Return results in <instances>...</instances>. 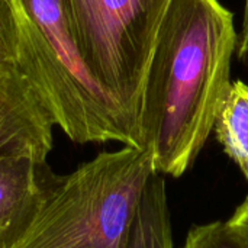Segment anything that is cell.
<instances>
[{
	"instance_id": "1",
	"label": "cell",
	"mask_w": 248,
	"mask_h": 248,
	"mask_svg": "<svg viewBox=\"0 0 248 248\" xmlns=\"http://www.w3.org/2000/svg\"><path fill=\"white\" fill-rule=\"evenodd\" d=\"M238 33L219 0H170L140 108L141 148L154 170L182 177L205 147L231 86Z\"/></svg>"
},
{
	"instance_id": "2",
	"label": "cell",
	"mask_w": 248,
	"mask_h": 248,
	"mask_svg": "<svg viewBox=\"0 0 248 248\" xmlns=\"http://www.w3.org/2000/svg\"><path fill=\"white\" fill-rule=\"evenodd\" d=\"M12 3L20 32L17 64L54 124L77 144L115 141L141 148L137 125L89 70L65 0Z\"/></svg>"
},
{
	"instance_id": "3",
	"label": "cell",
	"mask_w": 248,
	"mask_h": 248,
	"mask_svg": "<svg viewBox=\"0 0 248 248\" xmlns=\"http://www.w3.org/2000/svg\"><path fill=\"white\" fill-rule=\"evenodd\" d=\"M154 173L147 150L124 145L97 154L54 177L28 225L4 248H129Z\"/></svg>"
},
{
	"instance_id": "4",
	"label": "cell",
	"mask_w": 248,
	"mask_h": 248,
	"mask_svg": "<svg viewBox=\"0 0 248 248\" xmlns=\"http://www.w3.org/2000/svg\"><path fill=\"white\" fill-rule=\"evenodd\" d=\"M65 3L89 70L140 131L144 80L170 0H65Z\"/></svg>"
},
{
	"instance_id": "5",
	"label": "cell",
	"mask_w": 248,
	"mask_h": 248,
	"mask_svg": "<svg viewBox=\"0 0 248 248\" xmlns=\"http://www.w3.org/2000/svg\"><path fill=\"white\" fill-rule=\"evenodd\" d=\"M54 119L17 62H0V157L26 154L46 163Z\"/></svg>"
},
{
	"instance_id": "6",
	"label": "cell",
	"mask_w": 248,
	"mask_h": 248,
	"mask_svg": "<svg viewBox=\"0 0 248 248\" xmlns=\"http://www.w3.org/2000/svg\"><path fill=\"white\" fill-rule=\"evenodd\" d=\"M55 174L48 163L26 154L0 157V246L7 247L28 225Z\"/></svg>"
},
{
	"instance_id": "7",
	"label": "cell",
	"mask_w": 248,
	"mask_h": 248,
	"mask_svg": "<svg viewBox=\"0 0 248 248\" xmlns=\"http://www.w3.org/2000/svg\"><path fill=\"white\" fill-rule=\"evenodd\" d=\"M129 248H174L164 176L154 173L144 190Z\"/></svg>"
},
{
	"instance_id": "8",
	"label": "cell",
	"mask_w": 248,
	"mask_h": 248,
	"mask_svg": "<svg viewBox=\"0 0 248 248\" xmlns=\"http://www.w3.org/2000/svg\"><path fill=\"white\" fill-rule=\"evenodd\" d=\"M214 131L224 153L248 180V84L243 80L231 81Z\"/></svg>"
},
{
	"instance_id": "9",
	"label": "cell",
	"mask_w": 248,
	"mask_h": 248,
	"mask_svg": "<svg viewBox=\"0 0 248 248\" xmlns=\"http://www.w3.org/2000/svg\"><path fill=\"white\" fill-rule=\"evenodd\" d=\"M182 248H246L234 235L227 222L214 221L193 225L185 238Z\"/></svg>"
},
{
	"instance_id": "10",
	"label": "cell",
	"mask_w": 248,
	"mask_h": 248,
	"mask_svg": "<svg viewBox=\"0 0 248 248\" xmlns=\"http://www.w3.org/2000/svg\"><path fill=\"white\" fill-rule=\"evenodd\" d=\"M20 32L12 0H0V62H17Z\"/></svg>"
},
{
	"instance_id": "11",
	"label": "cell",
	"mask_w": 248,
	"mask_h": 248,
	"mask_svg": "<svg viewBox=\"0 0 248 248\" xmlns=\"http://www.w3.org/2000/svg\"><path fill=\"white\" fill-rule=\"evenodd\" d=\"M225 222L244 247L248 248V196Z\"/></svg>"
},
{
	"instance_id": "12",
	"label": "cell",
	"mask_w": 248,
	"mask_h": 248,
	"mask_svg": "<svg viewBox=\"0 0 248 248\" xmlns=\"http://www.w3.org/2000/svg\"><path fill=\"white\" fill-rule=\"evenodd\" d=\"M237 58L248 70V0H244V13H243V25L238 33L237 41Z\"/></svg>"
},
{
	"instance_id": "13",
	"label": "cell",
	"mask_w": 248,
	"mask_h": 248,
	"mask_svg": "<svg viewBox=\"0 0 248 248\" xmlns=\"http://www.w3.org/2000/svg\"><path fill=\"white\" fill-rule=\"evenodd\" d=\"M0 248H1V246H0Z\"/></svg>"
}]
</instances>
